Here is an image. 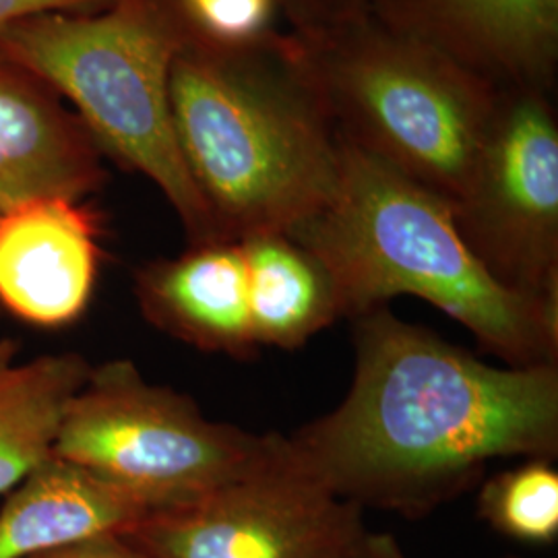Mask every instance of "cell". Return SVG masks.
<instances>
[{"instance_id": "obj_12", "label": "cell", "mask_w": 558, "mask_h": 558, "mask_svg": "<svg viewBox=\"0 0 558 558\" xmlns=\"http://www.w3.org/2000/svg\"><path fill=\"white\" fill-rule=\"evenodd\" d=\"M100 182L89 135L0 66V216L29 201H81Z\"/></svg>"}, {"instance_id": "obj_7", "label": "cell", "mask_w": 558, "mask_h": 558, "mask_svg": "<svg viewBox=\"0 0 558 558\" xmlns=\"http://www.w3.org/2000/svg\"><path fill=\"white\" fill-rule=\"evenodd\" d=\"M548 96L500 92L451 209L459 236L502 290L558 311V126Z\"/></svg>"}, {"instance_id": "obj_6", "label": "cell", "mask_w": 558, "mask_h": 558, "mask_svg": "<svg viewBox=\"0 0 558 558\" xmlns=\"http://www.w3.org/2000/svg\"><path fill=\"white\" fill-rule=\"evenodd\" d=\"M281 439L211 422L193 399L149 383L133 362L110 360L92 366L64 405L52 456L156 511L255 472Z\"/></svg>"}, {"instance_id": "obj_9", "label": "cell", "mask_w": 558, "mask_h": 558, "mask_svg": "<svg viewBox=\"0 0 558 558\" xmlns=\"http://www.w3.org/2000/svg\"><path fill=\"white\" fill-rule=\"evenodd\" d=\"M375 15L500 92L555 85L558 0H387Z\"/></svg>"}, {"instance_id": "obj_16", "label": "cell", "mask_w": 558, "mask_h": 558, "mask_svg": "<svg viewBox=\"0 0 558 558\" xmlns=\"http://www.w3.org/2000/svg\"><path fill=\"white\" fill-rule=\"evenodd\" d=\"M478 515L497 534L523 544L558 538V472L550 459H525L480 486Z\"/></svg>"}, {"instance_id": "obj_4", "label": "cell", "mask_w": 558, "mask_h": 558, "mask_svg": "<svg viewBox=\"0 0 558 558\" xmlns=\"http://www.w3.org/2000/svg\"><path fill=\"white\" fill-rule=\"evenodd\" d=\"M286 38L339 140L453 207L499 87L377 15Z\"/></svg>"}, {"instance_id": "obj_11", "label": "cell", "mask_w": 558, "mask_h": 558, "mask_svg": "<svg viewBox=\"0 0 558 558\" xmlns=\"http://www.w3.org/2000/svg\"><path fill=\"white\" fill-rule=\"evenodd\" d=\"M143 317L201 352L251 359L246 267L240 242L193 244L174 259L154 260L135 276Z\"/></svg>"}, {"instance_id": "obj_14", "label": "cell", "mask_w": 558, "mask_h": 558, "mask_svg": "<svg viewBox=\"0 0 558 558\" xmlns=\"http://www.w3.org/2000/svg\"><path fill=\"white\" fill-rule=\"evenodd\" d=\"M248 319L257 345L296 350L341 317L327 271L288 234L240 240Z\"/></svg>"}, {"instance_id": "obj_21", "label": "cell", "mask_w": 558, "mask_h": 558, "mask_svg": "<svg viewBox=\"0 0 558 558\" xmlns=\"http://www.w3.org/2000/svg\"><path fill=\"white\" fill-rule=\"evenodd\" d=\"M350 558H410L403 548L399 546L398 539L389 534H375L366 532L364 538Z\"/></svg>"}, {"instance_id": "obj_19", "label": "cell", "mask_w": 558, "mask_h": 558, "mask_svg": "<svg viewBox=\"0 0 558 558\" xmlns=\"http://www.w3.org/2000/svg\"><path fill=\"white\" fill-rule=\"evenodd\" d=\"M114 0H0V34L11 25L44 13L100 11Z\"/></svg>"}, {"instance_id": "obj_10", "label": "cell", "mask_w": 558, "mask_h": 558, "mask_svg": "<svg viewBox=\"0 0 558 558\" xmlns=\"http://www.w3.org/2000/svg\"><path fill=\"white\" fill-rule=\"evenodd\" d=\"M100 265L98 226L81 201H29L0 216V302L38 327L85 313Z\"/></svg>"}, {"instance_id": "obj_17", "label": "cell", "mask_w": 558, "mask_h": 558, "mask_svg": "<svg viewBox=\"0 0 558 558\" xmlns=\"http://www.w3.org/2000/svg\"><path fill=\"white\" fill-rule=\"evenodd\" d=\"M184 38L218 50H244L271 40L278 0H168Z\"/></svg>"}, {"instance_id": "obj_8", "label": "cell", "mask_w": 558, "mask_h": 558, "mask_svg": "<svg viewBox=\"0 0 558 558\" xmlns=\"http://www.w3.org/2000/svg\"><path fill=\"white\" fill-rule=\"evenodd\" d=\"M368 530L362 509L306 474L288 451L122 536L147 558H350Z\"/></svg>"}, {"instance_id": "obj_5", "label": "cell", "mask_w": 558, "mask_h": 558, "mask_svg": "<svg viewBox=\"0 0 558 558\" xmlns=\"http://www.w3.org/2000/svg\"><path fill=\"white\" fill-rule=\"evenodd\" d=\"M184 40L168 0H114L20 21L0 48L71 100L89 140L160 189L193 246L220 239L174 133L170 73Z\"/></svg>"}, {"instance_id": "obj_3", "label": "cell", "mask_w": 558, "mask_h": 558, "mask_svg": "<svg viewBox=\"0 0 558 558\" xmlns=\"http://www.w3.org/2000/svg\"><path fill=\"white\" fill-rule=\"evenodd\" d=\"M288 236L327 271L341 317L418 296L507 366L558 364V311L502 290L459 236L447 201L345 141L331 199Z\"/></svg>"}, {"instance_id": "obj_2", "label": "cell", "mask_w": 558, "mask_h": 558, "mask_svg": "<svg viewBox=\"0 0 558 558\" xmlns=\"http://www.w3.org/2000/svg\"><path fill=\"white\" fill-rule=\"evenodd\" d=\"M170 104L218 239L290 234L331 199L341 140L286 34L244 50L184 40Z\"/></svg>"}, {"instance_id": "obj_22", "label": "cell", "mask_w": 558, "mask_h": 558, "mask_svg": "<svg viewBox=\"0 0 558 558\" xmlns=\"http://www.w3.org/2000/svg\"><path fill=\"white\" fill-rule=\"evenodd\" d=\"M17 354V343L11 339H0V368L11 364Z\"/></svg>"}, {"instance_id": "obj_13", "label": "cell", "mask_w": 558, "mask_h": 558, "mask_svg": "<svg viewBox=\"0 0 558 558\" xmlns=\"http://www.w3.org/2000/svg\"><path fill=\"white\" fill-rule=\"evenodd\" d=\"M149 509L89 470L48 458L0 507V558H32L106 534H124Z\"/></svg>"}, {"instance_id": "obj_15", "label": "cell", "mask_w": 558, "mask_h": 558, "mask_svg": "<svg viewBox=\"0 0 558 558\" xmlns=\"http://www.w3.org/2000/svg\"><path fill=\"white\" fill-rule=\"evenodd\" d=\"M80 354H48L0 368V493L52 458L60 416L89 375Z\"/></svg>"}, {"instance_id": "obj_20", "label": "cell", "mask_w": 558, "mask_h": 558, "mask_svg": "<svg viewBox=\"0 0 558 558\" xmlns=\"http://www.w3.org/2000/svg\"><path fill=\"white\" fill-rule=\"evenodd\" d=\"M32 558H147L122 534H106L96 538L81 539L69 546L41 553Z\"/></svg>"}, {"instance_id": "obj_23", "label": "cell", "mask_w": 558, "mask_h": 558, "mask_svg": "<svg viewBox=\"0 0 558 558\" xmlns=\"http://www.w3.org/2000/svg\"><path fill=\"white\" fill-rule=\"evenodd\" d=\"M505 558H519V557H505Z\"/></svg>"}, {"instance_id": "obj_18", "label": "cell", "mask_w": 558, "mask_h": 558, "mask_svg": "<svg viewBox=\"0 0 558 558\" xmlns=\"http://www.w3.org/2000/svg\"><path fill=\"white\" fill-rule=\"evenodd\" d=\"M387 0H278L290 32L306 34L371 17Z\"/></svg>"}, {"instance_id": "obj_1", "label": "cell", "mask_w": 558, "mask_h": 558, "mask_svg": "<svg viewBox=\"0 0 558 558\" xmlns=\"http://www.w3.org/2000/svg\"><path fill=\"white\" fill-rule=\"evenodd\" d=\"M352 325L350 391L286 437L333 495L422 518L495 459H557L558 364L490 366L387 306Z\"/></svg>"}]
</instances>
